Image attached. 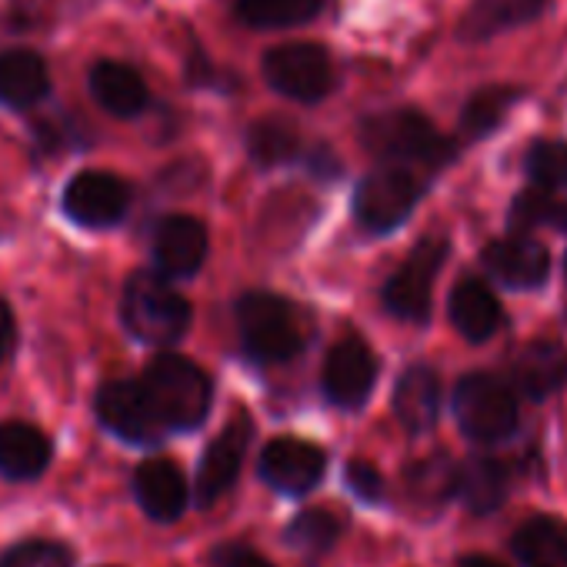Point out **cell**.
<instances>
[{
    "label": "cell",
    "mask_w": 567,
    "mask_h": 567,
    "mask_svg": "<svg viewBox=\"0 0 567 567\" xmlns=\"http://www.w3.org/2000/svg\"><path fill=\"white\" fill-rule=\"evenodd\" d=\"M124 328L151 348L177 344L190 328V305L157 270H134L121 295Z\"/></svg>",
    "instance_id": "obj_1"
},
{
    "label": "cell",
    "mask_w": 567,
    "mask_h": 567,
    "mask_svg": "<svg viewBox=\"0 0 567 567\" xmlns=\"http://www.w3.org/2000/svg\"><path fill=\"white\" fill-rule=\"evenodd\" d=\"M237 334L244 351L260 364H284L301 354L305 324L291 301L267 291H250L237 301Z\"/></svg>",
    "instance_id": "obj_2"
},
{
    "label": "cell",
    "mask_w": 567,
    "mask_h": 567,
    "mask_svg": "<svg viewBox=\"0 0 567 567\" xmlns=\"http://www.w3.org/2000/svg\"><path fill=\"white\" fill-rule=\"evenodd\" d=\"M144 388L167 431H194L210 411V378L181 354H157L144 371Z\"/></svg>",
    "instance_id": "obj_3"
},
{
    "label": "cell",
    "mask_w": 567,
    "mask_h": 567,
    "mask_svg": "<svg viewBox=\"0 0 567 567\" xmlns=\"http://www.w3.org/2000/svg\"><path fill=\"white\" fill-rule=\"evenodd\" d=\"M361 141L374 157H384L394 164L441 167L454 157L451 141L441 137L437 127L417 111H388V114L368 117L361 127Z\"/></svg>",
    "instance_id": "obj_4"
},
{
    "label": "cell",
    "mask_w": 567,
    "mask_h": 567,
    "mask_svg": "<svg viewBox=\"0 0 567 567\" xmlns=\"http://www.w3.org/2000/svg\"><path fill=\"white\" fill-rule=\"evenodd\" d=\"M454 414L467 437L501 441L517 427V398L494 374H467L454 391Z\"/></svg>",
    "instance_id": "obj_5"
},
{
    "label": "cell",
    "mask_w": 567,
    "mask_h": 567,
    "mask_svg": "<svg viewBox=\"0 0 567 567\" xmlns=\"http://www.w3.org/2000/svg\"><path fill=\"white\" fill-rule=\"evenodd\" d=\"M264 81L291 101L315 104L334 87V64L324 48L298 41L264 54Z\"/></svg>",
    "instance_id": "obj_6"
},
{
    "label": "cell",
    "mask_w": 567,
    "mask_h": 567,
    "mask_svg": "<svg viewBox=\"0 0 567 567\" xmlns=\"http://www.w3.org/2000/svg\"><path fill=\"white\" fill-rule=\"evenodd\" d=\"M444 257H447V244L437 237H427L391 274V280L384 284V308L394 318L411 321V324H424L431 318L434 280H437V270L444 267Z\"/></svg>",
    "instance_id": "obj_7"
},
{
    "label": "cell",
    "mask_w": 567,
    "mask_h": 567,
    "mask_svg": "<svg viewBox=\"0 0 567 567\" xmlns=\"http://www.w3.org/2000/svg\"><path fill=\"white\" fill-rule=\"evenodd\" d=\"M97 421L127 444H157L167 434L144 381H107L94 398Z\"/></svg>",
    "instance_id": "obj_8"
},
{
    "label": "cell",
    "mask_w": 567,
    "mask_h": 567,
    "mask_svg": "<svg viewBox=\"0 0 567 567\" xmlns=\"http://www.w3.org/2000/svg\"><path fill=\"white\" fill-rule=\"evenodd\" d=\"M421 197V184L404 167H384L368 174L354 190V217L371 234H388L408 220Z\"/></svg>",
    "instance_id": "obj_9"
},
{
    "label": "cell",
    "mask_w": 567,
    "mask_h": 567,
    "mask_svg": "<svg viewBox=\"0 0 567 567\" xmlns=\"http://www.w3.org/2000/svg\"><path fill=\"white\" fill-rule=\"evenodd\" d=\"M64 214L81 227H114L131 207V187L107 171H81L68 181L61 197Z\"/></svg>",
    "instance_id": "obj_10"
},
{
    "label": "cell",
    "mask_w": 567,
    "mask_h": 567,
    "mask_svg": "<svg viewBox=\"0 0 567 567\" xmlns=\"http://www.w3.org/2000/svg\"><path fill=\"white\" fill-rule=\"evenodd\" d=\"M374 378H378V361L371 348L361 338H341L324 361L321 384L334 408L358 411L368 401Z\"/></svg>",
    "instance_id": "obj_11"
},
{
    "label": "cell",
    "mask_w": 567,
    "mask_h": 567,
    "mask_svg": "<svg viewBox=\"0 0 567 567\" xmlns=\"http://www.w3.org/2000/svg\"><path fill=\"white\" fill-rule=\"evenodd\" d=\"M247 444H250V417L237 414L234 421H227V427L217 434V441H210V447L200 457V467L194 477L197 507H210L217 497H224L230 491V484L240 474Z\"/></svg>",
    "instance_id": "obj_12"
},
{
    "label": "cell",
    "mask_w": 567,
    "mask_h": 567,
    "mask_svg": "<svg viewBox=\"0 0 567 567\" xmlns=\"http://www.w3.org/2000/svg\"><path fill=\"white\" fill-rule=\"evenodd\" d=\"M328 454L301 437H277L260 454V477L280 494H308L324 477Z\"/></svg>",
    "instance_id": "obj_13"
},
{
    "label": "cell",
    "mask_w": 567,
    "mask_h": 567,
    "mask_svg": "<svg viewBox=\"0 0 567 567\" xmlns=\"http://www.w3.org/2000/svg\"><path fill=\"white\" fill-rule=\"evenodd\" d=\"M207 257V227L190 214H171L154 230V264L164 277H190Z\"/></svg>",
    "instance_id": "obj_14"
},
{
    "label": "cell",
    "mask_w": 567,
    "mask_h": 567,
    "mask_svg": "<svg viewBox=\"0 0 567 567\" xmlns=\"http://www.w3.org/2000/svg\"><path fill=\"white\" fill-rule=\"evenodd\" d=\"M134 497L151 520L171 524L184 514L190 487L184 471L167 457H151L134 471Z\"/></svg>",
    "instance_id": "obj_15"
},
{
    "label": "cell",
    "mask_w": 567,
    "mask_h": 567,
    "mask_svg": "<svg viewBox=\"0 0 567 567\" xmlns=\"http://www.w3.org/2000/svg\"><path fill=\"white\" fill-rule=\"evenodd\" d=\"M484 267H487L501 284H507V288L530 291V288H540V284L547 280L550 257H547V247L537 244L534 237L511 234V237L494 240V244L484 250Z\"/></svg>",
    "instance_id": "obj_16"
},
{
    "label": "cell",
    "mask_w": 567,
    "mask_h": 567,
    "mask_svg": "<svg viewBox=\"0 0 567 567\" xmlns=\"http://www.w3.org/2000/svg\"><path fill=\"white\" fill-rule=\"evenodd\" d=\"M54 457L51 437L28 424V421H4L0 424V477L28 484L38 481Z\"/></svg>",
    "instance_id": "obj_17"
},
{
    "label": "cell",
    "mask_w": 567,
    "mask_h": 567,
    "mask_svg": "<svg viewBox=\"0 0 567 567\" xmlns=\"http://www.w3.org/2000/svg\"><path fill=\"white\" fill-rule=\"evenodd\" d=\"M87 87H91V97L114 117H137L151 101L144 78L131 64H121V61H97L91 68Z\"/></svg>",
    "instance_id": "obj_18"
},
{
    "label": "cell",
    "mask_w": 567,
    "mask_h": 567,
    "mask_svg": "<svg viewBox=\"0 0 567 567\" xmlns=\"http://www.w3.org/2000/svg\"><path fill=\"white\" fill-rule=\"evenodd\" d=\"M51 94V71L34 51H4L0 54V104L11 111H28Z\"/></svg>",
    "instance_id": "obj_19"
},
{
    "label": "cell",
    "mask_w": 567,
    "mask_h": 567,
    "mask_svg": "<svg viewBox=\"0 0 567 567\" xmlns=\"http://www.w3.org/2000/svg\"><path fill=\"white\" fill-rule=\"evenodd\" d=\"M441 411V381L431 368L414 364L401 374L394 388V414L411 434H424L434 427Z\"/></svg>",
    "instance_id": "obj_20"
},
{
    "label": "cell",
    "mask_w": 567,
    "mask_h": 567,
    "mask_svg": "<svg viewBox=\"0 0 567 567\" xmlns=\"http://www.w3.org/2000/svg\"><path fill=\"white\" fill-rule=\"evenodd\" d=\"M514 381L530 401H544L567 384V351L557 341H530L514 361Z\"/></svg>",
    "instance_id": "obj_21"
},
{
    "label": "cell",
    "mask_w": 567,
    "mask_h": 567,
    "mask_svg": "<svg viewBox=\"0 0 567 567\" xmlns=\"http://www.w3.org/2000/svg\"><path fill=\"white\" fill-rule=\"evenodd\" d=\"M451 324L461 338L481 344L501 328V305L481 280H461L451 295Z\"/></svg>",
    "instance_id": "obj_22"
},
{
    "label": "cell",
    "mask_w": 567,
    "mask_h": 567,
    "mask_svg": "<svg viewBox=\"0 0 567 567\" xmlns=\"http://www.w3.org/2000/svg\"><path fill=\"white\" fill-rule=\"evenodd\" d=\"M540 11H544V0H474L464 14V21H461V28H457V34H461V41L477 44V41H487L507 28L534 21Z\"/></svg>",
    "instance_id": "obj_23"
},
{
    "label": "cell",
    "mask_w": 567,
    "mask_h": 567,
    "mask_svg": "<svg viewBox=\"0 0 567 567\" xmlns=\"http://www.w3.org/2000/svg\"><path fill=\"white\" fill-rule=\"evenodd\" d=\"M457 494L474 514H491L507 497V471L487 454L467 457L457 467Z\"/></svg>",
    "instance_id": "obj_24"
},
{
    "label": "cell",
    "mask_w": 567,
    "mask_h": 567,
    "mask_svg": "<svg viewBox=\"0 0 567 567\" xmlns=\"http://www.w3.org/2000/svg\"><path fill=\"white\" fill-rule=\"evenodd\" d=\"M514 554L524 567H567V524L530 517L514 534Z\"/></svg>",
    "instance_id": "obj_25"
},
{
    "label": "cell",
    "mask_w": 567,
    "mask_h": 567,
    "mask_svg": "<svg viewBox=\"0 0 567 567\" xmlns=\"http://www.w3.org/2000/svg\"><path fill=\"white\" fill-rule=\"evenodd\" d=\"M234 8L250 28H295L318 18L321 0H237Z\"/></svg>",
    "instance_id": "obj_26"
},
{
    "label": "cell",
    "mask_w": 567,
    "mask_h": 567,
    "mask_svg": "<svg viewBox=\"0 0 567 567\" xmlns=\"http://www.w3.org/2000/svg\"><path fill=\"white\" fill-rule=\"evenodd\" d=\"M301 137L288 121H257L247 131V151L260 167H277V164H288L298 157Z\"/></svg>",
    "instance_id": "obj_27"
},
{
    "label": "cell",
    "mask_w": 567,
    "mask_h": 567,
    "mask_svg": "<svg viewBox=\"0 0 567 567\" xmlns=\"http://www.w3.org/2000/svg\"><path fill=\"white\" fill-rule=\"evenodd\" d=\"M338 537H341V517L334 511H324V507L301 511L288 527V544L295 550L308 554V557H318V554L331 550Z\"/></svg>",
    "instance_id": "obj_28"
},
{
    "label": "cell",
    "mask_w": 567,
    "mask_h": 567,
    "mask_svg": "<svg viewBox=\"0 0 567 567\" xmlns=\"http://www.w3.org/2000/svg\"><path fill=\"white\" fill-rule=\"evenodd\" d=\"M511 224L517 230H530V227H554V230H567V204L557 200L550 190L544 187H527L517 194V200L511 204Z\"/></svg>",
    "instance_id": "obj_29"
},
{
    "label": "cell",
    "mask_w": 567,
    "mask_h": 567,
    "mask_svg": "<svg viewBox=\"0 0 567 567\" xmlns=\"http://www.w3.org/2000/svg\"><path fill=\"white\" fill-rule=\"evenodd\" d=\"M408 487L421 504H441L451 494H457V464H451L444 454L424 457V461L411 464Z\"/></svg>",
    "instance_id": "obj_30"
},
{
    "label": "cell",
    "mask_w": 567,
    "mask_h": 567,
    "mask_svg": "<svg viewBox=\"0 0 567 567\" xmlns=\"http://www.w3.org/2000/svg\"><path fill=\"white\" fill-rule=\"evenodd\" d=\"M514 101H517V91L514 87H484V91H477L467 101L464 114H461L464 137H484V134H491L504 121V114L511 111Z\"/></svg>",
    "instance_id": "obj_31"
},
{
    "label": "cell",
    "mask_w": 567,
    "mask_h": 567,
    "mask_svg": "<svg viewBox=\"0 0 567 567\" xmlns=\"http://www.w3.org/2000/svg\"><path fill=\"white\" fill-rule=\"evenodd\" d=\"M524 167H527V177L534 181V187H544V190L567 187V144L564 141L530 144Z\"/></svg>",
    "instance_id": "obj_32"
},
{
    "label": "cell",
    "mask_w": 567,
    "mask_h": 567,
    "mask_svg": "<svg viewBox=\"0 0 567 567\" xmlns=\"http://www.w3.org/2000/svg\"><path fill=\"white\" fill-rule=\"evenodd\" d=\"M0 567H74V557L58 540H24L0 557Z\"/></svg>",
    "instance_id": "obj_33"
},
{
    "label": "cell",
    "mask_w": 567,
    "mask_h": 567,
    "mask_svg": "<svg viewBox=\"0 0 567 567\" xmlns=\"http://www.w3.org/2000/svg\"><path fill=\"white\" fill-rule=\"evenodd\" d=\"M344 484H348V491H354L364 504H378V501L384 497V477H381L378 467L368 464V461H351V464L344 467Z\"/></svg>",
    "instance_id": "obj_34"
},
{
    "label": "cell",
    "mask_w": 567,
    "mask_h": 567,
    "mask_svg": "<svg viewBox=\"0 0 567 567\" xmlns=\"http://www.w3.org/2000/svg\"><path fill=\"white\" fill-rule=\"evenodd\" d=\"M210 567H274L264 554H257L247 544H220L210 554Z\"/></svg>",
    "instance_id": "obj_35"
},
{
    "label": "cell",
    "mask_w": 567,
    "mask_h": 567,
    "mask_svg": "<svg viewBox=\"0 0 567 567\" xmlns=\"http://www.w3.org/2000/svg\"><path fill=\"white\" fill-rule=\"evenodd\" d=\"M14 338H18V324H14V315L11 308L0 301V361H4L14 348Z\"/></svg>",
    "instance_id": "obj_36"
},
{
    "label": "cell",
    "mask_w": 567,
    "mask_h": 567,
    "mask_svg": "<svg viewBox=\"0 0 567 567\" xmlns=\"http://www.w3.org/2000/svg\"><path fill=\"white\" fill-rule=\"evenodd\" d=\"M457 567H504V564H497L494 557H481V554H467Z\"/></svg>",
    "instance_id": "obj_37"
}]
</instances>
